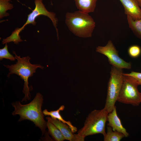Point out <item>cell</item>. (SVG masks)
<instances>
[{"instance_id":"1","label":"cell","mask_w":141,"mask_h":141,"mask_svg":"<svg viewBox=\"0 0 141 141\" xmlns=\"http://www.w3.org/2000/svg\"><path fill=\"white\" fill-rule=\"evenodd\" d=\"M43 100L42 95L38 92L33 100L28 104L23 105L19 101L14 102L11 104L15 109L12 114L20 116L19 121L28 120L33 122L36 127L40 129L43 135L48 136L46 133L47 122L44 119V115L42 110Z\"/></svg>"},{"instance_id":"2","label":"cell","mask_w":141,"mask_h":141,"mask_svg":"<svg viewBox=\"0 0 141 141\" xmlns=\"http://www.w3.org/2000/svg\"><path fill=\"white\" fill-rule=\"evenodd\" d=\"M15 55V57L17 62L14 64L3 65L9 69V72L7 77H9L13 74H15L20 77L21 79L24 81V84L23 92L25 96L21 101H26L30 100L31 96L30 91L32 89V86H28V80L29 77L32 76L36 72V69L40 68L43 69L44 67L39 64H32L30 61L31 58L28 56L21 58L20 56H18L14 51L13 52Z\"/></svg>"},{"instance_id":"3","label":"cell","mask_w":141,"mask_h":141,"mask_svg":"<svg viewBox=\"0 0 141 141\" xmlns=\"http://www.w3.org/2000/svg\"><path fill=\"white\" fill-rule=\"evenodd\" d=\"M65 22L68 29L74 35L84 38L92 36L96 26L94 20L88 13L79 10L67 12Z\"/></svg>"},{"instance_id":"4","label":"cell","mask_w":141,"mask_h":141,"mask_svg":"<svg viewBox=\"0 0 141 141\" xmlns=\"http://www.w3.org/2000/svg\"><path fill=\"white\" fill-rule=\"evenodd\" d=\"M35 8L32 12L28 15V17L25 23L20 28H17L12 32L11 34L5 39H3L2 42L3 44L13 42L16 44L22 41L19 34L23 30L26 26L29 24L35 25L36 22V19L38 16L41 15L46 16L51 20L55 28L57 33H58L57 28V20L55 17L56 14L54 13L48 11L46 8L42 0H34Z\"/></svg>"},{"instance_id":"5","label":"cell","mask_w":141,"mask_h":141,"mask_svg":"<svg viewBox=\"0 0 141 141\" xmlns=\"http://www.w3.org/2000/svg\"><path fill=\"white\" fill-rule=\"evenodd\" d=\"M108 114L104 108L93 110L86 118L84 126L79 130L78 134L85 138L98 134H101L104 136L106 133L105 125Z\"/></svg>"},{"instance_id":"6","label":"cell","mask_w":141,"mask_h":141,"mask_svg":"<svg viewBox=\"0 0 141 141\" xmlns=\"http://www.w3.org/2000/svg\"><path fill=\"white\" fill-rule=\"evenodd\" d=\"M122 69L112 66L108 86L107 95L104 108L108 113L111 112L115 106L123 81Z\"/></svg>"},{"instance_id":"7","label":"cell","mask_w":141,"mask_h":141,"mask_svg":"<svg viewBox=\"0 0 141 141\" xmlns=\"http://www.w3.org/2000/svg\"><path fill=\"white\" fill-rule=\"evenodd\" d=\"M123 81L117 101L120 103L134 106L141 103L140 93L138 89L139 85L132 77L123 74Z\"/></svg>"},{"instance_id":"8","label":"cell","mask_w":141,"mask_h":141,"mask_svg":"<svg viewBox=\"0 0 141 141\" xmlns=\"http://www.w3.org/2000/svg\"><path fill=\"white\" fill-rule=\"evenodd\" d=\"M96 51L107 57L109 63L113 66L121 69H130L131 68V63L125 61L119 57L118 51L110 40L105 46L97 47Z\"/></svg>"},{"instance_id":"9","label":"cell","mask_w":141,"mask_h":141,"mask_svg":"<svg viewBox=\"0 0 141 141\" xmlns=\"http://www.w3.org/2000/svg\"><path fill=\"white\" fill-rule=\"evenodd\" d=\"M48 121H49L56 126L60 130L66 140L70 141H83L85 138L78 133L75 134L70 127L67 124L57 119H52L49 116L46 118Z\"/></svg>"},{"instance_id":"10","label":"cell","mask_w":141,"mask_h":141,"mask_svg":"<svg viewBox=\"0 0 141 141\" xmlns=\"http://www.w3.org/2000/svg\"><path fill=\"white\" fill-rule=\"evenodd\" d=\"M124 8L125 14L134 19L141 18V9L137 0H119Z\"/></svg>"},{"instance_id":"11","label":"cell","mask_w":141,"mask_h":141,"mask_svg":"<svg viewBox=\"0 0 141 141\" xmlns=\"http://www.w3.org/2000/svg\"><path fill=\"white\" fill-rule=\"evenodd\" d=\"M107 121L108 126L110 127L113 131H116L123 134L125 137H128L129 134L122 125L121 121L118 116L115 106L113 110L108 113Z\"/></svg>"},{"instance_id":"12","label":"cell","mask_w":141,"mask_h":141,"mask_svg":"<svg viewBox=\"0 0 141 141\" xmlns=\"http://www.w3.org/2000/svg\"><path fill=\"white\" fill-rule=\"evenodd\" d=\"M64 105H61L57 110L49 111L46 109L43 110V113L44 115L50 116L54 119H57L61 122L67 124L70 127L72 132H75L77 131V128L73 126L69 121H66L63 118L60 114V112L63 110L64 108Z\"/></svg>"},{"instance_id":"13","label":"cell","mask_w":141,"mask_h":141,"mask_svg":"<svg viewBox=\"0 0 141 141\" xmlns=\"http://www.w3.org/2000/svg\"><path fill=\"white\" fill-rule=\"evenodd\" d=\"M97 0H74L79 10L89 14L95 9Z\"/></svg>"},{"instance_id":"14","label":"cell","mask_w":141,"mask_h":141,"mask_svg":"<svg viewBox=\"0 0 141 141\" xmlns=\"http://www.w3.org/2000/svg\"><path fill=\"white\" fill-rule=\"evenodd\" d=\"M127 18L130 28L137 37L141 39V18L135 20L128 15Z\"/></svg>"},{"instance_id":"15","label":"cell","mask_w":141,"mask_h":141,"mask_svg":"<svg viewBox=\"0 0 141 141\" xmlns=\"http://www.w3.org/2000/svg\"><path fill=\"white\" fill-rule=\"evenodd\" d=\"M47 127L48 128V133L56 141H63L66 140L59 129L51 122L48 121Z\"/></svg>"},{"instance_id":"16","label":"cell","mask_w":141,"mask_h":141,"mask_svg":"<svg viewBox=\"0 0 141 141\" xmlns=\"http://www.w3.org/2000/svg\"><path fill=\"white\" fill-rule=\"evenodd\" d=\"M107 129V132L104 136V141H120L125 137L122 133L113 131L110 126H108Z\"/></svg>"},{"instance_id":"17","label":"cell","mask_w":141,"mask_h":141,"mask_svg":"<svg viewBox=\"0 0 141 141\" xmlns=\"http://www.w3.org/2000/svg\"><path fill=\"white\" fill-rule=\"evenodd\" d=\"M11 0H0V18L9 16L7 11L12 9L13 5L10 2Z\"/></svg>"},{"instance_id":"18","label":"cell","mask_w":141,"mask_h":141,"mask_svg":"<svg viewBox=\"0 0 141 141\" xmlns=\"http://www.w3.org/2000/svg\"><path fill=\"white\" fill-rule=\"evenodd\" d=\"M128 53L131 57L133 58H137L141 54V48L137 45H131L128 48Z\"/></svg>"},{"instance_id":"19","label":"cell","mask_w":141,"mask_h":141,"mask_svg":"<svg viewBox=\"0 0 141 141\" xmlns=\"http://www.w3.org/2000/svg\"><path fill=\"white\" fill-rule=\"evenodd\" d=\"M7 43L5 44L4 47L0 49V60H2L3 58H6L11 61H14L15 60V57L11 54L8 50Z\"/></svg>"},{"instance_id":"20","label":"cell","mask_w":141,"mask_h":141,"mask_svg":"<svg viewBox=\"0 0 141 141\" xmlns=\"http://www.w3.org/2000/svg\"><path fill=\"white\" fill-rule=\"evenodd\" d=\"M123 74L132 77L135 80L138 85H141V73L132 71L130 73H123Z\"/></svg>"},{"instance_id":"21","label":"cell","mask_w":141,"mask_h":141,"mask_svg":"<svg viewBox=\"0 0 141 141\" xmlns=\"http://www.w3.org/2000/svg\"><path fill=\"white\" fill-rule=\"evenodd\" d=\"M138 2L139 5L140 7H141V0H137Z\"/></svg>"},{"instance_id":"22","label":"cell","mask_w":141,"mask_h":141,"mask_svg":"<svg viewBox=\"0 0 141 141\" xmlns=\"http://www.w3.org/2000/svg\"><path fill=\"white\" fill-rule=\"evenodd\" d=\"M140 97H141V93H140Z\"/></svg>"}]
</instances>
